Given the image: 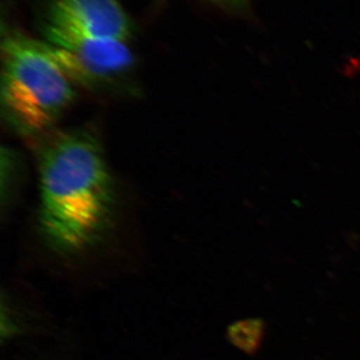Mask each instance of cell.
Wrapping results in <instances>:
<instances>
[{"label":"cell","mask_w":360,"mask_h":360,"mask_svg":"<svg viewBox=\"0 0 360 360\" xmlns=\"http://www.w3.org/2000/svg\"><path fill=\"white\" fill-rule=\"evenodd\" d=\"M42 33L45 44L72 82L105 84L122 77L134 65L127 41L101 39L46 20Z\"/></svg>","instance_id":"obj_3"},{"label":"cell","mask_w":360,"mask_h":360,"mask_svg":"<svg viewBox=\"0 0 360 360\" xmlns=\"http://www.w3.org/2000/svg\"><path fill=\"white\" fill-rule=\"evenodd\" d=\"M210 1L239 11H245L248 6V0H210Z\"/></svg>","instance_id":"obj_6"},{"label":"cell","mask_w":360,"mask_h":360,"mask_svg":"<svg viewBox=\"0 0 360 360\" xmlns=\"http://www.w3.org/2000/svg\"><path fill=\"white\" fill-rule=\"evenodd\" d=\"M112 202V181L94 137L65 132L45 146L40 225L54 248L73 252L96 243L108 224Z\"/></svg>","instance_id":"obj_1"},{"label":"cell","mask_w":360,"mask_h":360,"mask_svg":"<svg viewBox=\"0 0 360 360\" xmlns=\"http://www.w3.org/2000/svg\"><path fill=\"white\" fill-rule=\"evenodd\" d=\"M101 39L127 41L129 15L117 0H51L45 20Z\"/></svg>","instance_id":"obj_4"},{"label":"cell","mask_w":360,"mask_h":360,"mask_svg":"<svg viewBox=\"0 0 360 360\" xmlns=\"http://www.w3.org/2000/svg\"><path fill=\"white\" fill-rule=\"evenodd\" d=\"M267 324L262 319H246L232 323L227 328V340L234 347L248 355H255L262 349L266 336Z\"/></svg>","instance_id":"obj_5"},{"label":"cell","mask_w":360,"mask_h":360,"mask_svg":"<svg viewBox=\"0 0 360 360\" xmlns=\"http://www.w3.org/2000/svg\"><path fill=\"white\" fill-rule=\"evenodd\" d=\"M72 79L44 41L18 32L2 40V108L21 134L44 131L70 108Z\"/></svg>","instance_id":"obj_2"}]
</instances>
